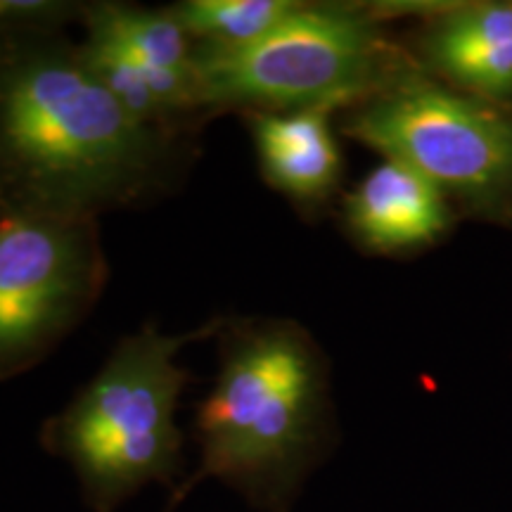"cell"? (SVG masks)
<instances>
[{
  "label": "cell",
  "mask_w": 512,
  "mask_h": 512,
  "mask_svg": "<svg viewBox=\"0 0 512 512\" xmlns=\"http://www.w3.org/2000/svg\"><path fill=\"white\" fill-rule=\"evenodd\" d=\"M441 72L494 98L512 95V5H477L446 15L427 36Z\"/></svg>",
  "instance_id": "9"
},
{
  "label": "cell",
  "mask_w": 512,
  "mask_h": 512,
  "mask_svg": "<svg viewBox=\"0 0 512 512\" xmlns=\"http://www.w3.org/2000/svg\"><path fill=\"white\" fill-rule=\"evenodd\" d=\"M392 76L373 17L339 5L299 3L259 41L197 46L192 62L200 119L358 105Z\"/></svg>",
  "instance_id": "4"
},
{
  "label": "cell",
  "mask_w": 512,
  "mask_h": 512,
  "mask_svg": "<svg viewBox=\"0 0 512 512\" xmlns=\"http://www.w3.org/2000/svg\"><path fill=\"white\" fill-rule=\"evenodd\" d=\"M344 131L441 192L512 188V119L413 76H392L358 102Z\"/></svg>",
  "instance_id": "6"
},
{
  "label": "cell",
  "mask_w": 512,
  "mask_h": 512,
  "mask_svg": "<svg viewBox=\"0 0 512 512\" xmlns=\"http://www.w3.org/2000/svg\"><path fill=\"white\" fill-rule=\"evenodd\" d=\"M86 3L67 0H0V43L53 36L72 19H83Z\"/></svg>",
  "instance_id": "11"
},
{
  "label": "cell",
  "mask_w": 512,
  "mask_h": 512,
  "mask_svg": "<svg viewBox=\"0 0 512 512\" xmlns=\"http://www.w3.org/2000/svg\"><path fill=\"white\" fill-rule=\"evenodd\" d=\"M221 318L178 335L155 323L124 335L91 382L43 425V446L72 467L93 512H114L150 484L176 489L183 458L176 408L190 380L176 358L216 337Z\"/></svg>",
  "instance_id": "3"
},
{
  "label": "cell",
  "mask_w": 512,
  "mask_h": 512,
  "mask_svg": "<svg viewBox=\"0 0 512 512\" xmlns=\"http://www.w3.org/2000/svg\"><path fill=\"white\" fill-rule=\"evenodd\" d=\"M185 136L133 117L60 34L0 43V214L136 207L174 181Z\"/></svg>",
  "instance_id": "1"
},
{
  "label": "cell",
  "mask_w": 512,
  "mask_h": 512,
  "mask_svg": "<svg viewBox=\"0 0 512 512\" xmlns=\"http://www.w3.org/2000/svg\"><path fill=\"white\" fill-rule=\"evenodd\" d=\"M219 368L197 406L200 460L174 489V510L219 479L261 512H283L316 446L323 368L299 325L283 318L223 316Z\"/></svg>",
  "instance_id": "2"
},
{
  "label": "cell",
  "mask_w": 512,
  "mask_h": 512,
  "mask_svg": "<svg viewBox=\"0 0 512 512\" xmlns=\"http://www.w3.org/2000/svg\"><path fill=\"white\" fill-rule=\"evenodd\" d=\"M107 278L98 221L0 214V382L46 361L91 316Z\"/></svg>",
  "instance_id": "5"
},
{
  "label": "cell",
  "mask_w": 512,
  "mask_h": 512,
  "mask_svg": "<svg viewBox=\"0 0 512 512\" xmlns=\"http://www.w3.org/2000/svg\"><path fill=\"white\" fill-rule=\"evenodd\" d=\"M332 110L245 114L264 181L297 204H318L335 190L342 152L330 126Z\"/></svg>",
  "instance_id": "7"
},
{
  "label": "cell",
  "mask_w": 512,
  "mask_h": 512,
  "mask_svg": "<svg viewBox=\"0 0 512 512\" xmlns=\"http://www.w3.org/2000/svg\"><path fill=\"white\" fill-rule=\"evenodd\" d=\"M294 0H181L171 5L197 46L242 48L297 10Z\"/></svg>",
  "instance_id": "10"
},
{
  "label": "cell",
  "mask_w": 512,
  "mask_h": 512,
  "mask_svg": "<svg viewBox=\"0 0 512 512\" xmlns=\"http://www.w3.org/2000/svg\"><path fill=\"white\" fill-rule=\"evenodd\" d=\"M347 219L363 245L392 254L437 238L448 214L437 185L408 166L384 159L351 192Z\"/></svg>",
  "instance_id": "8"
}]
</instances>
